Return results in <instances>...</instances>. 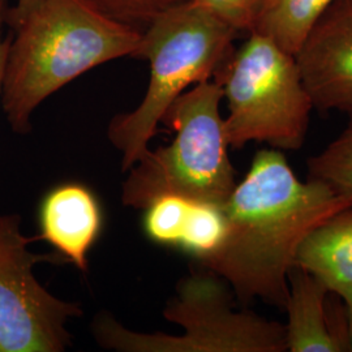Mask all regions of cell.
Returning a JSON list of instances; mask_svg holds the SVG:
<instances>
[{"label":"cell","instance_id":"obj_1","mask_svg":"<svg viewBox=\"0 0 352 352\" xmlns=\"http://www.w3.org/2000/svg\"><path fill=\"white\" fill-rule=\"evenodd\" d=\"M351 206L350 197L327 183L299 180L282 151H260L222 205L227 231L221 247L199 263L223 278L240 302L261 299L285 308L304 240Z\"/></svg>","mask_w":352,"mask_h":352},{"label":"cell","instance_id":"obj_2","mask_svg":"<svg viewBox=\"0 0 352 352\" xmlns=\"http://www.w3.org/2000/svg\"><path fill=\"white\" fill-rule=\"evenodd\" d=\"M141 37L82 0H43L11 38L0 93L11 128L29 133L42 102L101 64L136 58Z\"/></svg>","mask_w":352,"mask_h":352},{"label":"cell","instance_id":"obj_3","mask_svg":"<svg viewBox=\"0 0 352 352\" xmlns=\"http://www.w3.org/2000/svg\"><path fill=\"white\" fill-rule=\"evenodd\" d=\"M238 36L195 0L173 7L142 33L136 58L151 64L148 90L133 111L116 115L107 129L110 142L123 154L124 173L148 151L173 102L189 87L214 77Z\"/></svg>","mask_w":352,"mask_h":352},{"label":"cell","instance_id":"obj_4","mask_svg":"<svg viewBox=\"0 0 352 352\" xmlns=\"http://www.w3.org/2000/svg\"><path fill=\"white\" fill-rule=\"evenodd\" d=\"M223 90L206 80L179 96L162 123L175 132L168 146L148 151L129 170L122 186V202L145 210L164 196L222 206L236 187L227 154Z\"/></svg>","mask_w":352,"mask_h":352},{"label":"cell","instance_id":"obj_5","mask_svg":"<svg viewBox=\"0 0 352 352\" xmlns=\"http://www.w3.org/2000/svg\"><path fill=\"white\" fill-rule=\"evenodd\" d=\"M226 98L228 146L265 142L277 151H299L315 109L294 55L252 32L215 72Z\"/></svg>","mask_w":352,"mask_h":352},{"label":"cell","instance_id":"obj_6","mask_svg":"<svg viewBox=\"0 0 352 352\" xmlns=\"http://www.w3.org/2000/svg\"><path fill=\"white\" fill-rule=\"evenodd\" d=\"M234 291L206 270L180 280L164 317L183 327L182 336L144 334L98 316L93 334L98 344L122 352H285V327L251 311H238Z\"/></svg>","mask_w":352,"mask_h":352},{"label":"cell","instance_id":"obj_7","mask_svg":"<svg viewBox=\"0 0 352 352\" xmlns=\"http://www.w3.org/2000/svg\"><path fill=\"white\" fill-rule=\"evenodd\" d=\"M16 214L0 217V352H63L71 346L69 320L81 317L76 302H64L34 276L41 263H67L60 253L37 254Z\"/></svg>","mask_w":352,"mask_h":352},{"label":"cell","instance_id":"obj_8","mask_svg":"<svg viewBox=\"0 0 352 352\" xmlns=\"http://www.w3.org/2000/svg\"><path fill=\"white\" fill-rule=\"evenodd\" d=\"M315 109L352 113V0H334L295 54Z\"/></svg>","mask_w":352,"mask_h":352},{"label":"cell","instance_id":"obj_9","mask_svg":"<svg viewBox=\"0 0 352 352\" xmlns=\"http://www.w3.org/2000/svg\"><path fill=\"white\" fill-rule=\"evenodd\" d=\"M102 214L94 195L81 184L52 189L39 209L41 236L81 272L88 270V253L101 232Z\"/></svg>","mask_w":352,"mask_h":352},{"label":"cell","instance_id":"obj_10","mask_svg":"<svg viewBox=\"0 0 352 352\" xmlns=\"http://www.w3.org/2000/svg\"><path fill=\"white\" fill-rule=\"evenodd\" d=\"M289 296L285 304L286 349L289 352L350 351V343L331 327L327 295L331 291L311 273L294 267L289 273Z\"/></svg>","mask_w":352,"mask_h":352},{"label":"cell","instance_id":"obj_11","mask_svg":"<svg viewBox=\"0 0 352 352\" xmlns=\"http://www.w3.org/2000/svg\"><path fill=\"white\" fill-rule=\"evenodd\" d=\"M296 267L343 298L352 289V206L334 214L304 240Z\"/></svg>","mask_w":352,"mask_h":352},{"label":"cell","instance_id":"obj_12","mask_svg":"<svg viewBox=\"0 0 352 352\" xmlns=\"http://www.w3.org/2000/svg\"><path fill=\"white\" fill-rule=\"evenodd\" d=\"M333 3L334 0H263L253 32L273 39L280 49L295 56Z\"/></svg>","mask_w":352,"mask_h":352},{"label":"cell","instance_id":"obj_13","mask_svg":"<svg viewBox=\"0 0 352 352\" xmlns=\"http://www.w3.org/2000/svg\"><path fill=\"white\" fill-rule=\"evenodd\" d=\"M226 231V215L222 206L193 202L177 247L201 261L221 247Z\"/></svg>","mask_w":352,"mask_h":352},{"label":"cell","instance_id":"obj_14","mask_svg":"<svg viewBox=\"0 0 352 352\" xmlns=\"http://www.w3.org/2000/svg\"><path fill=\"white\" fill-rule=\"evenodd\" d=\"M309 179L327 183L352 200L351 122L324 151L308 160Z\"/></svg>","mask_w":352,"mask_h":352},{"label":"cell","instance_id":"obj_15","mask_svg":"<svg viewBox=\"0 0 352 352\" xmlns=\"http://www.w3.org/2000/svg\"><path fill=\"white\" fill-rule=\"evenodd\" d=\"M193 202L177 196H164L145 209L144 228L148 238L162 245L177 247Z\"/></svg>","mask_w":352,"mask_h":352},{"label":"cell","instance_id":"obj_16","mask_svg":"<svg viewBox=\"0 0 352 352\" xmlns=\"http://www.w3.org/2000/svg\"><path fill=\"white\" fill-rule=\"evenodd\" d=\"M97 12L140 34L164 12L187 0H82Z\"/></svg>","mask_w":352,"mask_h":352},{"label":"cell","instance_id":"obj_17","mask_svg":"<svg viewBox=\"0 0 352 352\" xmlns=\"http://www.w3.org/2000/svg\"><path fill=\"white\" fill-rule=\"evenodd\" d=\"M238 33H251L257 23L263 0H195Z\"/></svg>","mask_w":352,"mask_h":352},{"label":"cell","instance_id":"obj_18","mask_svg":"<svg viewBox=\"0 0 352 352\" xmlns=\"http://www.w3.org/2000/svg\"><path fill=\"white\" fill-rule=\"evenodd\" d=\"M42 1L43 0H17L13 8H8L7 24L14 30Z\"/></svg>","mask_w":352,"mask_h":352},{"label":"cell","instance_id":"obj_19","mask_svg":"<svg viewBox=\"0 0 352 352\" xmlns=\"http://www.w3.org/2000/svg\"><path fill=\"white\" fill-rule=\"evenodd\" d=\"M8 1L7 0H0V93H1V85H3V76H4V69H6V62H7V55L10 50V43L11 38H4L3 36V28L7 24V13H8Z\"/></svg>","mask_w":352,"mask_h":352},{"label":"cell","instance_id":"obj_20","mask_svg":"<svg viewBox=\"0 0 352 352\" xmlns=\"http://www.w3.org/2000/svg\"><path fill=\"white\" fill-rule=\"evenodd\" d=\"M342 299L347 305V337L350 343V351H352V289Z\"/></svg>","mask_w":352,"mask_h":352}]
</instances>
